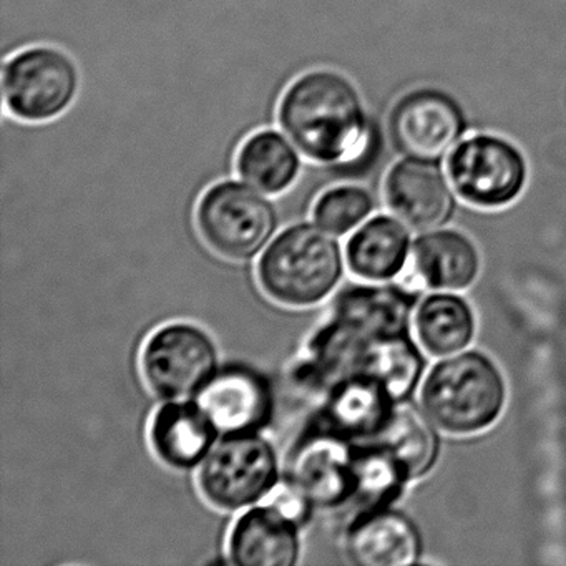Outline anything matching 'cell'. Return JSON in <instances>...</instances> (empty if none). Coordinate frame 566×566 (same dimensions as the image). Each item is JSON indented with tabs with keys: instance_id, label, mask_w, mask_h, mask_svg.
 Here are the masks:
<instances>
[{
	"instance_id": "obj_4",
	"label": "cell",
	"mask_w": 566,
	"mask_h": 566,
	"mask_svg": "<svg viewBox=\"0 0 566 566\" xmlns=\"http://www.w3.org/2000/svg\"><path fill=\"white\" fill-rule=\"evenodd\" d=\"M77 61L49 44L19 49L2 67V104L19 124L44 125L71 111L81 94Z\"/></svg>"
},
{
	"instance_id": "obj_24",
	"label": "cell",
	"mask_w": 566,
	"mask_h": 566,
	"mask_svg": "<svg viewBox=\"0 0 566 566\" xmlns=\"http://www.w3.org/2000/svg\"><path fill=\"white\" fill-rule=\"evenodd\" d=\"M409 483L406 470L382 443H357L354 490L347 505L353 512L350 518L370 510L394 506Z\"/></svg>"
},
{
	"instance_id": "obj_3",
	"label": "cell",
	"mask_w": 566,
	"mask_h": 566,
	"mask_svg": "<svg viewBox=\"0 0 566 566\" xmlns=\"http://www.w3.org/2000/svg\"><path fill=\"white\" fill-rule=\"evenodd\" d=\"M420 403L442 432L476 436L489 430L505 409V377L486 354L462 350L443 357L427 373Z\"/></svg>"
},
{
	"instance_id": "obj_6",
	"label": "cell",
	"mask_w": 566,
	"mask_h": 566,
	"mask_svg": "<svg viewBox=\"0 0 566 566\" xmlns=\"http://www.w3.org/2000/svg\"><path fill=\"white\" fill-rule=\"evenodd\" d=\"M283 479L276 447L261 433L218 439L198 467V490L208 505L241 512L264 502Z\"/></svg>"
},
{
	"instance_id": "obj_18",
	"label": "cell",
	"mask_w": 566,
	"mask_h": 566,
	"mask_svg": "<svg viewBox=\"0 0 566 566\" xmlns=\"http://www.w3.org/2000/svg\"><path fill=\"white\" fill-rule=\"evenodd\" d=\"M417 297L399 283L356 284L337 294L331 316L369 336L410 333Z\"/></svg>"
},
{
	"instance_id": "obj_5",
	"label": "cell",
	"mask_w": 566,
	"mask_h": 566,
	"mask_svg": "<svg viewBox=\"0 0 566 566\" xmlns=\"http://www.w3.org/2000/svg\"><path fill=\"white\" fill-rule=\"evenodd\" d=\"M195 220L208 248L234 263L260 256L280 227L274 201L243 180L210 185L198 200Z\"/></svg>"
},
{
	"instance_id": "obj_25",
	"label": "cell",
	"mask_w": 566,
	"mask_h": 566,
	"mask_svg": "<svg viewBox=\"0 0 566 566\" xmlns=\"http://www.w3.org/2000/svg\"><path fill=\"white\" fill-rule=\"evenodd\" d=\"M373 195L357 185H339L323 191L314 201L313 221L334 237L354 233L374 213Z\"/></svg>"
},
{
	"instance_id": "obj_21",
	"label": "cell",
	"mask_w": 566,
	"mask_h": 566,
	"mask_svg": "<svg viewBox=\"0 0 566 566\" xmlns=\"http://www.w3.org/2000/svg\"><path fill=\"white\" fill-rule=\"evenodd\" d=\"M412 327L417 343L427 354L447 357L470 346L476 321L472 306L462 296L436 291L417 304Z\"/></svg>"
},
{
	"instance_id": "obj_26",
	"label": "cell",
	"mask_w": 566,
	"mask_h": 566,
	"mask_svg": "<svg viewBox=\"0 0 566 566\" xmlns=\"http://www.w3.org/2000/svg\"><path fill=\"white\" fill-rule=\"evenodd\" d=\"M263 503L276 510L280 515H283L284 518L290 520L300 528H306L313 520L314 512H316L307 496L284 479L280 480V483L274 486L273 492L266 496Z\"/></svg>"
},
{
	"instance_id": "obj_19",
	"label": "cell",
	"mask_w": 566,
	"mask_h": 566,
	"mask_svg": "<svg viewBox=\"0 0 566 566\" xmlns=\"http://www.w3.org/2000/svg\"><path fill=\"white\" fill-rule=\"evenodd\" d=\"M410 228L397 217L377 214L360 224L346 243L347 270L369 283L396 281L409 260Z\"/></svg>"
},
{
	"instance_id": "obj_23",
	"label": "cell",
	"mask_w": 566,
	"mask_h": 566,
	"mask_svg": "<svg viewBox=\"0 0 566 566\" xmlns=\"http://www.w3.org/2000/svg\"><path fill=\"white\" fill-rule=\"evenodd\" d=\"M426 370L422 347L410 333L370 336L360 357L359 373L374 377L396 402L409 400Z\"/></svg>"
},
{
	"instance_id": "obj_1",
	"label": "cell",
	"mask_w": 566,
	"mask_h": 566,
	"mask_svg": "<svg viewBox=\"0 0 566 566\" xmlns=\"http://www.w3.org/2000/svg\"><path fill=\"white\" fill-rule=\"evenodd\" d=\"M277 124L304 158L323 167H357L377 144L356 85L329 69L306 72L287 85Z\"/></svg>"
},
{
	"instance_id": "obj_20",
	"label": "cell",
	"mask_w": 566,
	"mask_h": 566,
	"mask_svg": "<svg viewBox=\"0 0 566 566\" xmlns=\"http://www.w3.org/2000/svg\"><path fill=\"white\" fill-rule=\"evenodd\" d=\"M234 167L241 180L268 197H277L300 180L303 160L301 151L286 135L274 128H261L244 138L238 148Z\"/></svg>"
},
{
	"instance_id": "obj_15",
	"label": "cell",
	"mask_w": 566,
	"mask_h": 566,
	"mask_svg": "<svg viewBox=\"0 0 566 566\" xmlns=\"http://www.w3.org/2000/svg\"><path fill=\"white\" fill-rule=\"evenodd\" d=\"M344 552L359 566L416 565L422 556V535L409 515L386 506L347 522Z\"/></svg>"
},
{
	"instance_id": "obj_10",
	"label": "cell",
	"mask_w": 566,
	"mask_h": 566,
	"mask_svg": "<svg viewBox=\"0 0 566 566\" xmlns=\"http://www.w3.org/2000/svg\"><path fill=\"white\" fill-rule=\"evenodd\" d=\"M220 437L261 433L276 412V394L270 377L244 363L220 366L195 397Z\"/></svg>"
},
{
	"instance_id": "obj_7",
	"label": "cell",
	"mask_w": 566,
	"mask_h": 566,
	"mask_svg": "<svg viewBox=\"0 0 566 566\" xmlns=\"http://www.w3.org/2000/svg\"><path fill=\"white\" fill-rule=\"evenodd\" d=\"M217 340L205 327L174 321L155 329L140 350L145 386L158 400L195 399L220 369Z\"/></svg>"
},
{
	"instance_id": "obj_2",
	"label": "cell",
	"mask_w": 566,
	"mask_h": 566,
	"mask_svg": "<svg viewBox=\"0 0 566 566\" xmlns=\"http://www.w3.org/2000/svg\"><path fill=\"white\" fill-rule=\"evenodd\" d=\"M346 266L337 237L314 221H300L280 231L261 253L256 280L281 306L313 307L333 296Z\"/></svg>"
},
{
	"instance_id": "obj_11",
	"label": "cell",
	"mask_w": 566,
	"mask_h": 566,
	"mask_svg": "<svg viewBox=\"0 0 566 566\" xmlns=\"http://www.w3.org/2000/svg\"><path fill=\"white\" fill-rule=\"evenodd\" d=\"M465 130L462 111L439 91H416L406 95L390 115L394 144L407 157L439 160Z\"/></svg>"
},
{
	"instance_id": "obj_22",
	"label": "cell",
	"mask_w": 566,
	"mask_h": 566,
	"mask_svg": "<svg viewBox=\"0 0 566 566\" xmlns=\"http://www.w3.org/2000/svg\"><path fill=\"white\" fill-rule=\"evenodd\" d=\"M426 410L409 400L397 402L380 436L382 443L399 460L410 482L429 475L440 455V437Z\"/></svg>"
},
{
	"instance_id": "obj_14",
	"label": "cell",
	"mask_w": 566,
	"mask_h": 566,
	"mask_svg": "<svg viewBox=\"0 0 566 566\" xmlns=\"http://www.w3.org/2000/svg\"><path fill=\"white\" fill-rule=\"evenodd\" d=\"M396 403L382 382L366 374H353L326 390L314 419L354 443L373 442L382 432Z\"/></svg>"
},
{
	"instance_id": "obj_9",
	"label": "cell",
	"mask_w": 566,
	"mask_h": 566,
	"mask_svg": "<svg viewBox=\"0 0 566 566\" xmlns=\"http://www.w3.org/2000/svg\"><path fill=\"white\" fill-rule=\"evenodd\" d=\"M453 190L482 210L509 207L526 185V161L518 148L492 135L467 138L449 158Z\"/></svg>"
},
{
	"instance_id": "obj_17",
	"label": "cell",
	"mask_w": 566,
	"mask_h": 566,
	"mask_svg": "<svg viewBox=\"0 0 566 566\" xmlns=\"http://www.w3.org/2000/svg\"><path fill=\"white\" fill-rule=\"evenodd\" d=\"M300 526L271 509L244 510L228 535V562L238 566H294L303 555Z\"/></svg>"
},
{
	"instance_id": "obj_8",
	"label": "cell",
	"mask_w": 566,
	"mask_h": 566,
	"mask_svg": "<svg viewBox=\"0 0 566 566\" xmlns=\"http://www.w3.org/2000/svg\"><path fill=\"white\" fill-rule=\"evenodd\" d=\"M356 449L353 440L313 419L287 449L283 479L316 510L346 509L353 496Z\"/></svg>"
},
{
	"instance_id": "obj_16",
	"label": "cell",
	"mask_w": 566,
	"mask_h": 566,
	"mask_svg": "<svg viewBox=\"0 0 566 566\" xmlns=\"http://www.w3.org/2000/svg\"><path fill=\"white\" fill-rule=\"evenodd\" d=\"M218 439L217 427L195 399L168 400L155 410L148 426L155 455L178 472L198 469Z\"/></svg>"
},
{
	"instance_id": "obj_13",
	"label": "cell",
	"mask_w": 566,
	"mask_h": 566,
	"mask_svg": "<svg viewBox=\"0 0 566 566\" xmlns=\"http://www.w3.org/2000/svg\"><path fill=\"white\" fill-rule=\"evenodd\" d=\"M384 193L394 217L422 233L446 224L455 207L442 168L422 158L397 161L387 174Z\"/></svg>"
},
{
	"instance_id": "obj_12",
	"label": "cell",
	"mask_w": 566,
	"mask_h": 566,
	"mask_svg": "<svg viewBox=\"0 0 566 566\" xmlns=\"http://www.w3.org/2000/svg\"><path fill=\"white\" fill-rule=\"evenodd\" d=\"M480 253L467 234L457 230L423 231L412 241L409 260L397 283L412 293L467 290L480 273Z\"/></svg>"
}]
</instances>
